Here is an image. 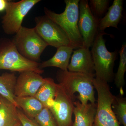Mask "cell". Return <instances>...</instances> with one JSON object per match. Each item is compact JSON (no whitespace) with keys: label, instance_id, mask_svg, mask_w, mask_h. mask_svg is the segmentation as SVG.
<instances>
[{"label":"cell","instance_id":"cell-1","mask_svg":"<svg viewBox=\"0 0 126 126\" xmlns=\"http://www.w3.org/2000/svg\"><path fill=\"white\" fill-rule=\"evenodd\" d=\"M94 77L78 72L58 70L56 79L59 84L69 96L75 99V93L78 92L77 97L81 103L86 104L89 101L90 103L95 104L94 85Z\"/></svg>","mask_w":126,"mask_h":126},{"label":"cell","instance_id":"cell-2","mask_svg":"<svg viewBox=\"0 0 126 126\" xmlns=\"http://www.w3.org/2000/svg\"><path fill=\"white\" fill-rule=\"evenodd\" d=\"M79 1V0H65V10L60 14L46 7L44 10L45 15L58 25L67 34L73 49H77L83 46L82 38L78 26Z\"/></svg>","mask_w":126,"mask_h":126},{"label":"cell","instance_id":"cell-3","mask_svg":"<svg viewBox=\"0 0 126 126\" xmlns=\"http://www.w3.org/2000/svg\"><path fill=\"white\" fill-rule=\"evenodd\" d=\"M105 32H98L92 47L91 52L94 65L95 77L98 80L108 83L115 77L113 67L117 58V50L110 52L107 49L103 38Z\"/></svg>","mask_w":126,"mask_h":126},{"label":"cell","instance_id":"cell-4","mask_svg":"<svg viewBox=\"0 0 126 126\" xmlns=\"http://www.w3.org/2000/svg\"><path fill=\"white\" fill-rule=\"evenodd\" d=\"M40 63L26 58L19 53L13 40L0 39V70L5 69L20 73L32 71L41 74L44 72Z\"/></svg>","mask_w":126,"mask_h":126},{"label":"cell","instance_id":"cell-5","mask_svg":"<svg viewBox=\"0 0 126 126\" xmlns=\"http://www.w3.org/2000/svg\"><path fill=\"white\" fill-rule=\"evenodd\" d=\"M93 84L98 99L93 126H121L112 108L115 96L111 92L108 83L94 78Z\"/></svg>","mask_w":126,"mask_h":126},{"label":"cell","instance_id":"cell-6","mask_svg":"<svg viewBox=\"0 0 126 126\" xmlns=\"http://www.w3.org/2000/svg\"><path fill=\"white\" fill-rule=\"evenodd\" d=\"M17 50L22 56L38 62L48 45L40 38L34 28L22 26L12 39Z\"/></svg>","mask_w":126,"mask_h":126},{"label":"cell","instance_id":"cell-7","mask_svg":"<svg viewBox=\"0 0 126 126\" xmlns=\"http://www.w3.org/2000/svg\"><path fill=\"white\" fill-rule=\"evenodd\" d=\"M40 0L9 1L1 24L3 31L8 35L15 34L21 27L24 18Z\"/></svg>","mask_w":126,"mask_h":126},{"label":"cell","instance_id":"cell-8","mask_svg":"<svg viewBox=\"0 0 126 126\" xmlns=\"http://www.w3.org/2000/svg\"><path fill=\"white\" fill-rule=\"evenodd\" d=\"M35 21L36 25L34 28L35 31L48 46L56 48L63 46L72 47L66 33L46 16L35 17Z\"/></svg>","mask_w":126,"mask_h":126},{"label":"cell","instance_id":"cell-9","mask_svg":"<svg viewBox=\"0 0 126 126\" xmlns=\"http://www.w3.org/2000/svg\"><path fill=\"white\" fill-rule=\"evenodd\" d=\"M75 100L61 85L57 84L55 97L49 109L53 116L57 126H73L72 117Z\"/></svg>","mask_w":126,"mask_h":126},{"label":"cell","instance_id":"cell-10","mask_svg":"<svg viewBox=\"0 0 126 126\" xmlns=\"http://www.w3.org/2000/svg\"><path fill=\"white\" fill-rule=\"evenodd\" d=\"M79 6L78 26L83 41V47L89 48L98 33L99 20L91 12L87 0H79Z\"/></svg>","mask_w":126,"mask_h":126},{"label":"cell","instance_id":"cell-11","mask_svg":"<svg viewBox=\"0 0 126 126\" xmlns=\"http://www.w3.org/2000/svg\"><path fill=\"white\" fill-rule=\"evenodd\" d=\"M46 78L32 71L20 73L17 78L15 90V96L34 97L41 86L44 83Z\"/></svg>","mask_w":126,"mask_h":126},{"label":"cell","instance_id":"cell-12","mask_svg":"<svg viewBox=\"0 0 126 126\" xmlns=\"http://www.w3.org/2000/svg\"><path fill=\"white\" fill-rule=\"evenodd\" d=\"M68 71L78 72L95 77L94 65L89 48L82 47L73 51Z\"/></svg>","mask_w":126,"mask_h":126},{"label":"cell","instance_id":"cell-13","mask_svg":"<svg viewBox=\"0 0 126 126\" xmlns=\"http://www.w3.org/2000/svg\"><path fill=\"white\" fill-rule=\"evenodd\" d=\"M73 113L75 120L72 126H93L96 112V104H82L79 101L74 102Z\"/></svg>","mask_w":126,"mask_h":126},{"label":"cell","instance_id":"cell-14","mask_svg":"<svg viewBox=\"0 0 126 126\" xmlns=\"http://www.w3.org/2000/svg\"><path fill=\"white\" fill-rule=\"evenodd\" d=\"M123 0L113 1L105 15L99 20L98 32H105V30L108 27L118 29V25L123 16Z\"/></svg>","mask_w":126,"mask_h":126},{"label":"cell","instance_id":"cell-15","mask_svg":"<svg viewBox=\"0 0 126 126\" xmlns=\"http://www.w3.org/2000/svg\"><path fill=\"white\" fill-rule=\"evenodd\" d=\"M73 49L72 47L68 46L58 47L53 56L40 63V67L43 69L48 67H56L59 68L60 70L67 71Z\"/></svg>","mask_w":126,"mask_h":126},{"label":"cell","instance_id":"cell-16","mask_svg":"<svg viewBox=\"0 0 126 126\" xmlns=\"http://www.w3.org/2000/svg\"><path fill=\"white\" fill-rule=\"evenodd\" d=\"M17 107L1 96L0 104V126H15L20 122Z\"/></svg>","mask_w":126,"mask_h":126},{"label":"cell","instance_id":"cell-17","mask_svg":"<svg viewBox=\"0 0 126 126\" xmlns=\"http://www.w3.org/2000/svg\"><path fill=\"white\" fill-rule=\"evenodd\" d=\"M15 101L17 108L22 109L27 116L33 119L45 107L34 96H15Z\"/></svg>","mask_w":126,"mask_h":126},{"label":"cell","instance_id":"cell-18","mask_svg":"<svg viewBox=\"0 0 126 126\" xmlns=\"http://www.w3.org/2000/svg\"><path fill=\"white\" fill-rule=\"evenodd\" d=\"M17 78L14 73H5L0 76V95L17 107L15 90Z\"/></svg>","mask_w":126,"mask_h":126},{"label":"cell","instance_id":"cell-19","mask_svg":"<svg viewBox=\"0 0 126 126\" xmlns=\"http://www.w3.org/2000/svg\"><path fill=\"white\" fill-rule=\"evenodd\" d=\"M57 83L50 78H46V81L39 89L34 97L49 108L53 101L56 91Z\"/></svg>","mask_w":126,"mask_h":126},{"label":"cell","instance_id":"cell-20","mask_svg":"<svg viewBox=\"0 0 126 126\" xmlns=\"http://www.w3.org/2000/svg\"><path fill=\"white\" fill-rule=\"evenodd\" d=\"M120 60L117 72L115 75L114 79L116 86L123 93V88L125 85L124 75L126 71V44L122 46L119 51Z\"/></svg>","mask_w":126,"mask_h":126},{"label":"cell","instance_id":"cell-21","mask_svg":"<svg viewBox=\"0 0 126 126\" xmlns=\"http://www.w3.org/2000/svg\"><path fill=\"white\" fill-rule=\"evenodd\" d=\"M112 108L119 124L126 126V100L123 97H116Z\"/></svg>","mask_w":126,"mask_h":126},{"label":"cell","instance_id":"cell-22","mask_svg":"<svg viewBox=\"0 0 126 126\" xmlns=\"http://www.w3.org/2000/svg\"><path fill=\"white\" fill-rule=\"evenodd\" d=\"M109 2V0H90L89 5L93 15L99 20L108 11Z\"/></svg>","mask_w":126,"mask_h":126},{"label":"cell","instance_id":"cell-23","mask_svg":"<svg viewBox=\"0 0 126 126\" xmlns=\"http://www.w3.org/2000/svg\"><path fill=\"white\" fill-rule=\"evenodd\" d=\"M40 126H57L50 110L45 107L33 119Z\"/></svg>","mask_w":126,"mask_h":126},{"label":"cell","instance_id":"cell-24","mask_svg":"<svg viewBox=\"0 0 126 126\" xmlns=\"http://www.w3.org/2000/svg\"><path fill=\"white\" fill-rule=\"evenodd\" d=\"M18 116L22 126H40L33 119H32L19 109H18Z\"/></svg>","mask_w":126,"mask_h":126},{"label":"cell","instance_id":"cell-25","mask_svg":"<svg viewBox=\"0 0 126 126\" xmlns=\"http://www.w3.org/2000/svg\"><path fill=\"white\" fill-rule=\"evenodd\" d=\"M9 0H0V12L5 11Z\"/></svg>","mask_w":126,"mask_h":126},{"label":"cell","instance_id":"cell-26","mask_svg":"<svg viewBox=\"0 0 126 126\" xmlns=\"http://www.w3.org/2000/svg\"><path fill=\"white\" fill-rule=\"evenodd\" d=\"M15 126H22V124H21L20 122L19 123L16 125Z\"/></svg>","mask_w":126,"mask_h":126},{"label":"cell","instance_id":"cell-27","mask_svg":"<svg viewBox=\"0 0 126 126\" xmlns=\"http://www.w3.org/2000/svg\"><path fill=\"white\" fill-rule=\"evenodd\" d=\"M1 96L0 95V104L1 102Z\"/></svg>","mask_w":126,"mask_h":126}]
</instances>
